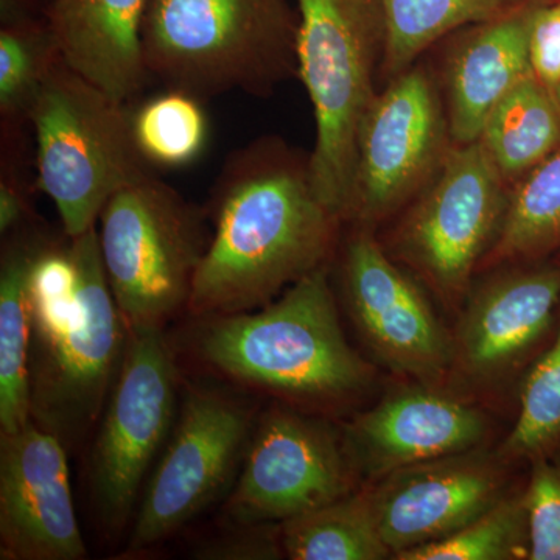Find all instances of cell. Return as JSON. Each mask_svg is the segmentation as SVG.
<instances>
[{
	"mask_svg": "<svg viewBox=\"0 0 560 560\" xmlns=\"http://www.w3.org/2000/svg\"><path fill=\"white\" fill-rule=\"evenodd\" d=\"M213 230L191 287L195 315L223 316L270 304L304 276L326 267L338 224L312 184L308 158L280 140L234 151L210 200Z\"/></svg>",
	"mask_w": 560,
	"mask_h": 560,
	"instance_id": "cell-1",
	"label": "cell"
},
{
	"mask_svg": "<svg viewBox=\"0 0 560 560\" xmlns=\"http://www.w3.org/2000/svg\"><path fill=\"white\" fill-rule=\"evenodd\" d=\"M28 300L31 418L75 440L105 410L130 331L106 278L97 226L40 248Z\"/></svg>",
	"mask_w": 560,
	"mask_h": 560,
	"instance_id": "cell-2",
	"label": "cell"
},
{
	"mask_svg": "<svg viewBox=\"0 0 560 560\" xmlns=\"http://www.w3.org/2000/svg\"><path fill=\"white\" fill-rule=\"evenodd\" d=\"M212 318L198 338L200 355L246 385L291 399L335 401L363 393L374 378L342 334L327 267L257 312Z\"/></svg>",
	"mask_w": 560,
	"mask_h": 560,
	"instance_id": "cell-3",
	"label": "cell"
},
{
	"mask_svg": "<svg viewBox=\"0 0 560 560\" xmlns=\"http://www.w3.org/2000/svg\"><path fill=\"white\" fill-rule=\"evenodd\" d=\"M298 28L290 0H149L147 68L201 101L232 91L267 97L298 75Z\"/></svg>",
	"mask_w": 560,
	"mask_h": 560,
	"instance_id": "cell-4",
	"label": "cell"
},
{
	"mask_svg": "<svg viewBox=\"0 0 560 560\" xmlns=\"http://www.w3.org/2000/svg\"><path fill=\"white\" fill-rule=\"evenodd\" d=\"M300 14L298 77L315 114L308 156L319 200L348 220L361 124L377 97L375 70L386 46L382 0H294Z\"/></svg>",
	"mask_w": 560,
	"mask_h": 560,
	"instance_id": "cell-5",
	"label": "cell"
},
{
	"mask_svg": "<svg viewBox=\"0 0 560 560\" xmlns=\"http://www.w3.org/2000/svg\"><path fill=\"white\" fill-rule=\"evenodd\" d=\"M130 106L62 61L33 103L28 124L36 140V186L54 202L68 238L97 226L106 202L151 173L132 138Z\"/></svg>",
	"mask_w": 560,
	"mask_h": 560,
	"instance_id": "cell-6",
	"label": "cell"
},
{
	"mask_svg": "<svg viewBox=\"0 0 560 560\" xmlns=\"http://www.w3.org/2000/svg\"><path fill=\"white\" fill-rule=\"evenodd\" d=\"M97 231L106 278L128 327L162 326L189 304L210 241L200 208L149 173L106 202Z\"/></svg>",
	"mask_w": 560,
	"mask_h": 560,
	"instance_id": "cell-7",
	"label": "cell"
},
{
	"mask_svg": "<svg viewBox=\"0 0 560 560\" xmlns=\"http://www.w3.org/2000/svg\"><path fill=\"white\" fill-rule=\"evenodd\" d=\"M508 183L480 142L453 145L394 234L410 265L448 308L469 296L471 276L499 234Z\"/></svg>",
	"mask_w": 560,
	"mask_h": 560,
	"instance_id": "cell-8",
	"label": "cell"
},
{
	"mask_svg": "<svg viewBox=\"0 0 560 560\" xmlns=\"http://www.w3.org/2000/svg\"><path fill=\"white\" fill-rule=\"evenodd\" d=\"M175 368L162 326L130 327L91 455L92 495L109 529L128 522L143 478L175 427Z\"/></svg>",
	"mask_w": 560,
	"mask_h": 560,
	"instance_id": "cell-9",
	"label": "cell"
},
{
	"mask_svg": "<svg viewBox=\"0 0 560 560\" xmlns=\"http://www.w3.org/2000/svg\"><path fill=\"white\" fill-rule=\"evenodd\" d=\"M448 120L425 69H408L377 94L357 150L348 220L371 228L425 189L447 156Z\"/></svg>",
	"mask_w": 560,
	"mask_h": 560,
	"instance_id": "cell-10",
	"label": "cell"
},
{
	"mask_svg": "<svg viewBox=\"0 0 560 560\" xmlns=\"http://www.w3.org/2000/svg\"><path fill=\"white\" fill-rule=\"evenodd\" d=\"M341 434L289 410L260 420L246 452L228 514L238 525H272L300 517L355 490Z\"/></svg>",
	"mask_w": 560,
	"mask_h": 560,
	"instance_id": "cell-11",
	"label": "cell"
},
{
	"mask_svg": "<svg viewBox=\"0 0 560 560\" xmlns=\"http://www.w3.org/2000/svg\"><path fill=\"white\" fill-rule=\"evenodd\" d=\"M248 434V412L241 405L219 394L190 393L140 500L130 550L160 544L215 500Z\"/></svg>",
	"mask_w": 560,
	"mask_h": 560,
	"instance_id": "cell-12",
	"label": "cell"
},
{
	"mask_svg": "<svg viewBox=\"0 0 560 560\" xmlns=\"http://www.w3.org/2000/svg\"><path fill=\"white\" fill-rule=\"evenodd\" d=\"M341 260L342 290L361 337L389 370L442 386L453 338L423 291L394 265L371 228L357 226Z\"/></svg>",
	"mask_w": 560,
	"mask_h": 560,
	"instance_id": "cell-13",
	"label": "cell"
},
{
	"mask_svg": "<svg viewBox=\"0 0 560 560\" xmlns=\"http://www.w3.org/2000/svg\"><path fill=\"white\" fill-rule=\"evenodd\" d=\"M559 319L560 264L514 265L464 302L452 337L451 374L467 385H495L548 348Z\"/></svg>",
	"mask_w": 560,
	"mask_h": 560,
	"instance_id": "cell-14",
	"label": "cell"
},
{
	"mask_svg": "<svg viewBox=\"0 0 560 560\" xmlns=\"http://www.w3.org/2000/svg\"><path fill=\"white\" fill-rule=\"evenodd\" d=\"M0 555L7 560H81L65 441L33 420L0 433Z\"/></svg>",
	"mask_w": 560,
	"mask_h": 560,
	"instance_id": "cell-15",
	"label": "cell"
},
{
	"mask_svg": "<svg viewBox=\"0 0 560 560\" xmlns=\"http://www.w3.org/2000/svg\"><path fill=\"white\" fill-rule=\"evenodd\" d=\"M506 466L480 447L425 460L371 482L382 536L401 551L451 536L506 495Z\"/></svg>",
	"mask_w": 560,
	"mask_h": 560,
	"instance_id": "cell-16",
	"label": "cell"
},
{
	"mask_svg": "<svg viewBox=\"0 0 560 560\" xmlns=\"http://www.w3.org/2000/svg\"><path fill=\"white\" fill-rule=\"evenodd\" d=\"M488 433L489 419L477 407L444 386L416 382L357 416L341 441L355 477L375 482L405 467L480 447Z\"/></svg>",
	"mask_w": 560,
	"mask_h": 560,
	"instance_id": "cell-17",
	"label": "cell"
},
{
	"mask_svg": "<svg viewBox=\"0 0 560 560\" xmlns=\"http://www.w3.org/2000/svg\"><path fill=\"white\" fill-rule=\"evenodd\" d=\"M149 0H49L61 61L114 101L131 105L150 79L143 51Z\"/></svg>",
	"mask_w": 560,
	"mask_h": 560,
	"instance_id": "cell-18",
	"label": "cell"
},
{
	"mask_svg": "<svg viewBox=\"0 0 560 560\" xmlns=\"http://www.w3.org/2000/svg\"><path fill=\"white\" fill-rule=\"evenodd\" d=\"M540 0L474 25L447 60L448 130L455 145L477 142L490 114L533 73L529 27Z\"/></svg>",
	"mask_w": 560,
	"mask_h": 560,
	"instance_id": "cell-19",
	"label": "cell"
},
{
	"mask_svg": "<svg viewBox=\"0 0 560 560\" xmlns=\"http://www.w3.org/2000/svg\"><path fill=\"white\" fill-rule=\"evenodd\" d=\"M44 242L13 232L0 261V433L31 422V300L33 264Z\"/></svg>",
	"mask_w": 560,
	"mask_h": 560,
	"instance_id": "cell-20",
	"label": "cell"
},
{
	"mask_svg": "<svg viewBox=\"0 0 560 560\" xmlns=\"http://www.w3.org/2000/svg\"><path fill=\"white\" fill-rule=\"evenodd\" d=\"M49 0H0V117L3 131L28 121L44 81L61 61Z\"/></svg>",
	"mask_w": 560,
	"mask_h": 560,
	"instance_id": "cell-21",
	"label": "cell"
},
{
	"mask_svg": "<svg viewBox=\"0 0 560 560\" xmlns=\"http://www.w3.org/2000/svg\"><path fill=\"white\" fill-rule=\"evenodd\" d=\"M501 178L514 186L560 150V105L530 73L490 114L480 139Z\"/></svg>",
	"mask_w": 560,
	"mask_h": 560,
	"instance_id": "cell-22",
	"label": "cell"
},
{
	"mask_svg": "<svg viewBox=\"0 0 560 560\" xmlns=\"http://www.w3.org/2000/svg\"><path fill=\"white\" fill-rule=\"evenodd\" d=\"M283 555L291 560L393 558L383 539L370 488L280 523Z\"/></svg>",
	"mask_w": 560,
	"mask_h": 560,
	"instance_id": "cell-23",
	"label": "cell"
},
{
	"mask_svg": "<svg viewBox=\"0 0 560 560\" xmlns=\"http://www.w3.org/2000/svg\"><path fill=\"white\" fill-rule=\"evenodd\" d=\"M560 256V150L514 184L482 264H533Z\"/></svg>",
	"mask_w": 560,
	"mask_h": 560,
	"instance_id": "cell-24",
	"label": "cell"
},
{
	"mask_svg": "<svg viewBox=\"0 0 560 560\" xmlns=\"http://www.w3.org/2000/svg\"><path fill=\"white\" fill-rule=\"evenodd\" d=\"M386 46L382 68L390 80L419 55L458 28L474 27L518 9L528 0H382Z\"/></svg>",
	"mask_w": 560,
	"mask_h": 560,
	"instance_id": "cell-25",
	"label": "cell"
},
{
	"mask_svg": "<svg viewBox=\"0 0 560 560\" xmlns=\"http://www.w3.org/2000/svg\"><path fill=\"white\" fill-rule=\"evenodd\" d=\"M201 98L168 90L130 106L132 138L151 168H180L201 156L209 140V119Z\"/></svg>",
	"mask_w": 560,
	"mask_h": 560,
	"instance_id": "cell-26",
	"label": "cell"
},
{
	"mask_svg": "<svg viewBox=\"0 0 560 560\" xmlns=\"http://www.w3.org/2000/svg\"><path fill=\"white\" fill-rule=\"evenodd\" d=\"M560 453V319L548 348L530 363L521 390V411L497 452L506 464L558 458Z\"/></svg>",
	"mask_w": 560,
	"mask_h": 560,
	"instance_id": "cell-27",
	"label": "cell"
},
{
	"mask_svg": "<svg viewBox=\"0 0 560 560\" xmlns=\"http://www.w3.org/2000/svg\"><path fill=\"white\" fill-rule=\"evenodd\" d=\"M529 558L525 489L504 495L466 526L394 556L397 560H517Z\"/></svg>",
	"mask_w": 560,
	"mask_h": 560,
	"instance_id": "cell-28",
	"label": "cell"
},
{
	"mask_svg": "<svg viewBox=\"0 0 560 560\" xmlns=\"http://www.w3.org/2000/svg\"><path fill=\"white\" fill-rule=\"evenodd\" d=\"M529 560H560V459L530 463L525 488Z\"/></svg>",
	"mask_w": 560,
	"mask_h": 560,
	"instance_id": "cell-29",
	"label": "cell"
},
{
	"mask_svg": "<svg viewBox=\"0 0 560 560\" xmlns=\"http://www.w3.org/2000/svg\"><path fill=\"white\" fill-rule=\"evenodd\" d=\"M533 75L555 92L560 86V0H540L529 27Z\"/></svg>",
	"mask_w": 560,
	"mask_h": 560,
	"instance_id": "cell-30",
	"label": "cell"
},
{
	"mask_svg": "<svg viewBox=\"0 0 560 560\" xmlns=\"http://www.w3.org/2000/svg\"><path fill=\"white\" fill-rule=\"evenodd\" d=\"M243 529L221 539L202 545L195 558L219 560L278 559L282 556V541L265 525H242Z\"/></svg>",
	"mask_w": 560,
	"mask_h": 560,
	"instance_id": "cell-31",
	"label": "cell"
},
{
	"mask_svg": "<svg viewBox=\"0 0 560 560\" xmlns=\"http://www.w3.org/2000/svg\"><path fill=\"white\" fill-rule=\"evenodd\" d=\"M27 195L21 184V176L3 167L0 178V232L2 235L20 231L28 217Z\"/></svg>",
	"mask_w": 560,
	"mask_h": 560,
	"instance_id": "cell-32",
	"label": "cell"
},
{
	"mask_svg": "<svg viewBox=\"0 0 560 560\" xmlns=\"http://www.w3.org/2000/svg\"><path fill=\"white\" fill-rule=\"evenodd\" d=\"M555 94H556V98H558V102L560 105V86L558 88V90L555 91Z\"/></svg>",
	"mask_w": 560,
	"mask_h": 560,
	"instance_id": "cell-33",
	"label": "cell"
},
{
	"mask_svg": "<svg viewBox=\"0 0 560 560\" xmlns=\"http://www.w3.org/2000/svg\"><path fill=\"white\" fill-rule=\"evenodd\" d=\"M555 260L558 261V264H560V256L556 257Z\"/></svg>",
	"mask_w": 560,
	"mask_h": 560,
	"instance_id": "cell-34",
	"label": "cell"
}]
</instances>
